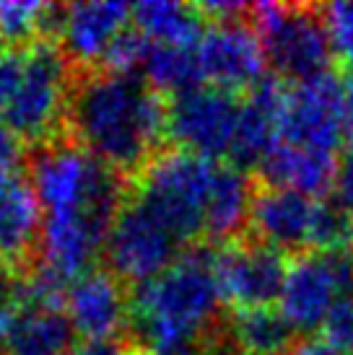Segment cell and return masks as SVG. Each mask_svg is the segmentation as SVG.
Segmentation results:
<instances>
[{
	"label": "cell",
	"mask_w": 353,
	"mask_h": 355,
	"mask_svg": "<svg viewBox=\"0 0 353 355\" xmlns=\"http://www.w3.org/2000/svg\"><path fill=\"white\" fill-rule=\"evenodd\" d=\"M70 135L117 174H140L167 138V101L138 73L91 70L70 89Z\"/></svg>",
	"instance_id": "obj_1"
},
{
	"label": "cell",
	"mask_w": 353,
	"mask_h": 355,
	"mask_svg": "<svg viewBox=\"0 0 353 355\" xmlns=\"http://www.w3.org/2000/svg\"><path fill=\"white\" fill-rule=\"evenodd\" d=\"M224 298L218 291L213 252L192 247L174 265L130 293V327L140 347L169 353L200 345L221 324Z\"/></svg>",
	"instance_id": "obj_2"
},
{
	"label": "cell",
	"mask_w": 353,
	"mask_h": 355,
	"mask_svg": "<svg viewBox=\"0 0 353 355\" xmlns=\"http://www.w3.org/2000/svg\"><path fill=\"white\" fill-rule=\"evenodd\" d=\"M29 184L42 207V218L88 216L115 223L128 202L122 174L76 140H49L29 161Z\"/></svg>",
	"instance_id": "obj_3"
},
{
	"label": "cell",
	"mask_w": 353,
	"mask_h": 355,
	"mask_svg": "<svg viewBox=\"0 0 353 355\" xmlns=\"http://www.w3.org/2000/svg\"><path fill=\"white\" fill-rule=\"evenodd\" d=\"M216 166V161L185 150L158 153L138 174L133 198L151 210L182 247L195 244L197 239H206V207Z\"/></svg>",
	"instance_id": "obj_4"
},
{
	"label": "cell",
	"mask_w": 353,
	"mask_h": 355,
	"mask_svg": "<svg viewBox=\"0 0 353 355\" xmlns=\"http://www.w3.org/2000/svg\"><path fill=\"white\" fill-rule=\"evenodd\" d=\"M252 26L263 44L265 65L278 80L306 83L333 73L335 47L322 8L312 6H252Z\"/></svg>",
	"instance_id": "obj_5"
},
{
	"label": "cell",
	"mask_w": 353,
	"mask_h": 355,
	"mask_svg": "<svg viewBox=\"0 0 353 355\" xmlns=\"http://www.w3.org/2000/svg\"><path fill=\"white\" fill-rule=\"evenodd\" d=\"M70 62L58 44L34 42L21 52V76L3 122L21 143L44 146L58 140V128L68 117Z\"/></svg>",
	"instance_id": "obj_6"
},
{
	"label": "cell",
	"mask_w": 353,
	"mask_h": 355,
	"mask_svg": "<svg viewBox=\"0 0 353 355\" xmlns=\"http://www.w3.org/2000/svg\"><path fill=\"white\" fill-rule=\"evenodd\" d=\"M353 298V247L306 252L288 262L278 311L294 332H317L343 301Z\"/></svg>",
	"instance_id": "obj_7"
},
{
	"label": "cell",
	"mask_w": 353,
	"mask_h": 355,
	"mask_svg": "<svg viewBox=\"0 0 353 355\" xmlns=\"http://www.w3.org/2000/svg\"><path fill=\"white\" fill-rule=\"evenodd\" d=\"M343 140V83L335 73L286 89L278 119V143L338 158Z\"/></svg>",
	"instance_id": "obj_8"
},
{
	"label": "cell",
	"mask_w": 353,
	"mask_h": 355,
	"mask_svg": "<svg viewBox=\"0 0 353 355\" xmlns=\"http://www.w3.org/2000/svg\"><path fill=\"white\" fill-rule=\"evenodd\" d=\"M182 249L179 239L151 210L130 198L109 228L104 257L112 275L122 283L140 286L174 265Z\"/></svg>",
	"instance_id": "obj_9"
},
{
	"label": "cell",
	"mask_w": 353,
	"mask_h": 355,
	"mask_svg": "<svg viewBox=\"0 0 353 355\" xmlns=\"http://www.w3.org/2000/svg\"><path fill=\"white\" fill-rule=\"evenodd\" d=\"M239 101L234 94L213 86L179 94L167 104V138L192 156L221 161L229 158L234 143Z\"/></svg>",
	"instance_id": "obj_10"
},
{
	"label": "cell",
	"mask_w": 353,
	"mask_h": 355,
	"mask_svg": "<svg viewBox=\"0 0 353 355\" xmlns=\"http://www.w3.org/2000/svg\"><path fill=\"white\" fill-rule=\"evenodd\" d=\"M213 270L224 306H234V311L263 309L281 298L288 257L257 239H236L213 252Z\"/></svg>",
	"instance_id": "obj_11"
},
{
	"label": "cell",
	"mask_w": 353,
	"mask_h": 355,
	"mask_svg": "<svg viewBox=\"0 0 353 355\" xmlns=\"http://www.w3.org/2000/svg\"><path fill=\"white\" fill-rule=\"evenodd\" d=\"M206 86L239 94L265 78V55L252 21H211L195 47Z\"/></svg>",
	"instance_id": "obj_12"
},
{
	"label": "cell",
	"mask_w": 353,
	"mask_h": 355,
	"mask_svg": "<svg viewBox=\"0 0 353 355\" xmlns=\"http://www.w3.org/2000/svg\"><path fill=\"white\" fill-rule=\"evenodd\" d=\"M325 200L309 198L291 189L265 187L255 192L249 228L255 239L284 254L296 252H317L320 239V220H322Z\"/></svg>",
	"instance_id": "obj_13"
},
{
	"label": "cell",
	"mask_w": 353,
	"mask_h": 355,
	"mask_svg": "<svg viewBox=\"0 0 353 355\" xmlns=\"http://www.w3.org/2000/svg\"><path fill=\"white\" fill-rule=\"evenodd\" d=\"M63 311L73 332L86 343L117 340L120 332L130 327V293L117 275L94 267L68 283Z\"/></svg>",
	"instance_id": "obj_14"
},
{
	"label": "cell",
	"mask_w": 353,
	"mask_h": 355,
	"mask_svg": "<svg viewBox=\"0 0 353 355\" xmlns=\"http://www.w3.org/2000/svg\"><path fill=\"white\" fill-rule=\"evenodd\" d=\"M133 6L120 0H91L63 6L58 13V47L70 65H104L112 44L130 29Z\"/></svg>",
	"instance_id": "obj_15"
},
{
	"label": "cell",
	"mask_w": 353,
	"mask_h": 355,
	"mask_svg": "<svg viewBox=\"0 0 353 355\" xmlns=\"http://www.w3.org/2000/svg\"><path fill=\"white\" fill-rule=\"evenodd\" d=\"M286 86L281 80L265 76L257 86L245 94L239 101V119H236L234 143L229 150L231 166L249 171L263 164L268 153L278 143V119L284 107Z\"/></svg>",
	"instance_id": "obj_16"
},
{
	"label": "cell",
	"mask_w": 353,
	"mask_h": 355,
	"mask_svg": "<svg viewBox=\"0 0 353 355\" xmlns=\"http://www.w3.org/2000/svg\"><path fill=\"white\" fill-rule=\"evenodd\" d=\"M42 207L29 179L16 171L0 179V265L19 267L37 249Z\"/></svg>",
	"instance_id": "obj_17"
},
{
	"label": "cell",
	"mask_w": 353,
	"mask_h": 355,
	"mask_svg": "<svg viewBox=\"0 0 353 355\" xmlns=\"http://www.w3.org/2000/svg\"><path fill=\"white\" fill-rule=\"evenodd\" d=\"M76 332L63 309L21 306L8 322L0 355H70Z\"/></svg>",
	"instance_id": "obj_18"
},
{
	"label": "cell",
	"mask_w": 353,
	"mask_h": 355,
	"mask_svg": "<svg viewBox=\"0 0 353 355\" xmlns=\"http://www.w3.org/2000/svg\"><path fill=\"white\" fill-rule=\"evenodd\" d=\"M335 166H338V158L333 156H320L312 150L275 143V148L257 166V174L265 182V187L291 189V192L322 200L325 192L333 189Z\"/></svg>",
	"instance_id": "obj_19"
},
{
	"label": "cell",
	"mask_w": 353,
	"mask_h": 355,
	"mask_svg": "<svg viewBox=\"0 0 353 355\" xmlns=\"http://www.w3.org/2000/svg\"><path fill=\"white\" fill-rule=\"evenodd\" d=\"M252 200L255 189L247 171L231 164H218L206 207V239L216 244L236 241L242 228L249 226Z\"/></svg>",
	"instance_id": "obj_20"
},
{
	"label": "cell",
	"mask_w": 353,
	"mask_h": 355,
	"mask_svg": "<svg viewBox=\"0 0 353 355\" xmlns=\"http://www.w3.org/2000/svg\"><path fill=\"white\" fill-rule=\"evenodd\" d=\"M197 6L172 3V0H146L130 10V24L148 44L161 47H197L206 31Z\"/></svg>",
	"instance_id": "obj_21"
},
{
	"label": "cell",
	"mask_w": 353,
	"mask_h": 355,
	"mask_svg": "<svg viewBox=\"0 0 353 355\" xmlns=\"http://www.w3.org/2000/svg\"><path fill=\"white\" fill-rule=\"evenodd\" d=\"M294 335L275 306L236 309L226 322V345L234 355H286L294 347Z\"/></svg>",
	"instance_id": "obj_22"
},
{
	"label": "cell",
	"mask_w": 353,
	"mask_h": 355,
	"mask_svg": "<svg viewBox=\"0 0 353 355\" xmlns=\"http://www.w3.org/2000/svg\"><path fill=\"white\" fill-rule=\"evenodd\" d=\"M138 76L146 80L156 94H169L172 99L179 94L206 86L200 76L195 47H161V44H148L146 58L140 62Z\"/></svg>",
	"instance_id": "obj_23"
},
{
	"label": "cell",
	"mask_w": 353,
	"mask_h": 355,
	"mask_svg": "<svg viewBox=\"0 0 353 355\" xmlns=\"http://www.w3.org/2000/svg\"><path fill=\"white\" fill-rule=\"evenodd\" d=\"M60 8L40 0H0V37L6 44H34L58 24Z\"/></svg>",
	"instance_id": "obj_24"
},
{
	"label": "cell",
	"mask_w": 353,
	"mask_h": 355,
	"mask_svg": "<svg viewBox=\"0 0 353 355\" xmlns=\"http://www.w3.org/2000/svg\"><path fill=\"white\" fill-rule=\"evenodd\" d=\"M325 24L330 31L335 55L343 58L345 65L353 62V3H333L322 8Z\"/></svg>",
	"instance_id": "obj_25"
},
{
	"label": "cell",
	"mask_w": 353,
	"mask_h": 355,
	"mask_svg": "<svg viewBox=\"0 0 353 355\" xmlns=\"http://www.w3.org/2000/svg\"><path fill=\"white\" fill-rule=\"evenodd\" d=\"M322 340L345 355H353V298L343 301L322 324Z\"/></svg>",
	"instance_id": "obj_26"
},
{
	"label": "cell",
	"mask_w": 353,
	"mask_h": 355,
	"mask_svg": "<svg viewBox=\"0 0 353 355\" xmlns=\"http://www.w3.org/2000/svg\"><path fill=\"white\" fill-rule=\"evenodd\" d=\"M333 202L345 216L353 218V146L345 148L338 158L333 179Z\"/></svg>",
	"instance_id": "obj_27"
},
{
	"label": "cell",
	"mask_w": 353,
	"mask_h": 355,
	"mask_svg": "<svg viewBox=\"0 0 353 355\" xmlns=\"http://www.w3.org/2000/svg\"><path fill=\"white\" fill-rule=\"evenodd\" d=\"M24 156V143H21L10 128L0 119V179L16 174V166L21 164Z\"/></svg>",
	"instance_id": "obj_28"
},
{
	"label": "cell",
	"mask_w": 353,
	"mask_h": 355,
	"mask_svg": "<svg viewBox=\"0 0 353 355\" xmlns=\"http://www.w3.org/2000/svg\"><path fill=\"white\" fill-rule=\"evenodd\" d=\"M21 76V52H8L6 58H0V117L6 107L13 99V91L19 86Z\"/></svg>",
	"instance_id": "obj_29"
},
{
	"label": "cell",
	"mask_w": 353,
	"mask_h": 355,
	"mask_svg": "<svg viewBox=\"0 0 353 355\" xmlns=\"http://www.w3.org/2000/svg\"><path fill=\"white\" fill-rule=\"evenodd\" d=\"M70 355H143L138 345H128L122 340H107V343H83L70 350Z\"/></svg>",
	"instance_id": "obj_30"
},
{
	"label": "cell",
	"mask_w": 353,
	"mask_h": 355,
	"mask_svg": "<svg viewBox=\"0 0 353 355\" xmlns=\"http://www.w3.org/2000/svg\"><path fill=\"white\" fill-rule=\"evenodd\" d=\"M286 355H345V353L330 347L325 340H302V343H296Z\"/></svg>",
	"instance_id": "obj_31"
},
{
	"label": "cell",
	"mask_w": 353,
	"mask_h": 355,
	"mask_svg": "<svg viewBox=\"0 0 353 355\" xmlns=\"http://www.w3.org/2000/svg\"><path fill=\"white\" fill-rule=\"evenodd\" d=\"M343 112H345V135L353 138V70H348L343 83Z\"/></svg>",
	"instance_id": "obj_32"
},
{
	"label": "cell",
	"mask_w": 353,
	"mask_h": 355,
	"mask_svg": "<svg viewBox=\"0 0 353 355\" xmlns=\"http://www.w3.org/2000/svg\"><path fill=\"white\" fill-rule=\"evenodd\" d=\"M156 355H218V353H211V350H203L200 345H195V347H182V350H169V353H156Z\"/></svg>",
	"instance_id": "obj_33"
},
{
	"label": "cell",
	"mask_w": 353,
	"mask_h": 355,
	"mask_svg": "<svg viewBox=\"0 0 353 355\" xmlns=\"http://www.w3.org/2000/svg\"><path fill=\"white\" fill-rule=\"evenodd\" d=\"M8 44H6V42H3V37H0V58H6V55H8Z\"/></svg>",
	"instance_id": "obj_34"
}]
</instances>
